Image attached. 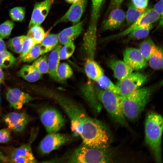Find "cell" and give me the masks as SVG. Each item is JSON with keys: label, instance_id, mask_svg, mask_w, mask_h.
<instances>
[{"label": "cell", "instance_id": "cell-20", "mask_svg": "<svg viewBox=\"0 0 163 163\" xmlns=\"http://www.w3.org/2000/svg\"><path fill=\"white\" fill-rule=\"evenodd\" d=\"M61 44L58 43L53 49L48 58V73L52 78L58 81L57 71L60 59V52L62 47Z\"/></svg>", "mask_w": 163, "mask_h": 163}, {"label": "cell", "instance_id": "cell-33", "mask_svg": "<svg viewBox=\"0 0 163 163\" xmlns=\"http://www.w3.org/2000/svg\"><path fill=\"white\" fill-rule=\"evenodd\" d=\"M16 61V58L6 50L0 53V67L1 68L11 67Z\"/></svg>", "mask_w": 163, "mask_h": 163}, {"label": "cell", "instance_id": "cell-18", "mask_svg": "<svg viewBox=\"0 0 163 163\" xmlns=\"http://www.w3.org/2000/svg\"><path fill=\"white\" fill-rule=\"evenodd\" d=\"M81 91L84 98L94 112H100L102 109L101 104L97 98L95 90L91 82L84 85Z\"/></svg>", "mask_w": 163, "mask_h": 163}, {"label": "cell", "instance_id": "cell-27", "mask_svg": "<svg viewBox=\"0 0 163 163\" xmlns=\"http://www.w3.org/2000/svg\"><path fill=\"white\" fill-rule=\"evenodd\" d=\"M152 27V24H151L138 28L133 30L127 35H128V38L133 40L144 38L148 36Z\"/></svg>", "mask_w": 163, "mask_h": 163}, {"label": "cell", "instance_id": "cell-44", "mask_svg": "<svg viewBox=\"0 0 163 163\" xmlns=\"http://www.w3.org/2000/svg\"><path fill=\"white\" fill-rule=\"evenodd\" d=\"M6 50L5 44L3 38L0 36V53Z\"/></svg>", "mask_w": 163, "mask_h": 163}, {"label": "cell", "instance_id": "cell-12", "mask_svg": "<svg viewBox=\"0 0 163 163\" xmlns=\"http://www.w3.org/2000/svg\"><path fill=\"white\" fill-rule=\"evenodd\" d=\"M53 2V0H45L35 4L29 25V28L34 26H40L48 15Z\"/></svg>", "mask_w": 163, "mask_h": 163}, {"label": "cell", "instance_id": "cell-37", "mask_svg": "<svg viewBox=\"0 0 163 163\" xmlns=\"http://www.w3.org/2000/svg\"><path fill=\"white\" fill-rule=\"evenodd\" d=\"M75 48L73 41L64 44L62 46L60 52V59L62 60L67 59L73 54Z\"/></svg>", "mask_w": 163, "mask_h": 163}, {"label": "cell", "instance_id": "cell-36", "mask_svg": "<svg viewBox=\"0 0 163 163\" xmlns=\"http://www.w3.org/2000/svg\"><path fill=\"white\" fill-rule=\"evenodd\" d=\"M25 14V8L22 7H15L11 9L9 11V15L11 19L16 21L21 22L23 21Z\"/></svg>", "mask_w": 163, "mask_h": 163}, {"label": "cell", "instance_id": "cell-39", "mask_svg": "<svg viewBox=\"0 0 163 163\" xmlns=\"http://www.w3.org/2000/svg\"><path fill=\"white\" fill-rule=\"evenodd\" d=\"M36 44V43L32 38L27 37L23 43L22 50L20 53V57L27 53Z\"/></svg>", "mask_w": 163, "mask_h": 163}, {"label": "cell", "instance_id": "cell-15", "mask_svg": "<svg viewBox=\"0 0 163 163\" xmlns=\"http://www.w3.org/2000/svg\"><path fill=\"white\" fill-rule=\"evenodd\" d=\"M97 25L91 24L83 37V46L88 58L93 59L96 43Z\"/></svg>", "mask_w": 163, "mask_h": 163}, {"label": "cell", "instance_id": "cell-25", "mask_svg": "<svg viewBox=\"0 0 163 163\" xmlns=\"http://www.w3.org/2000/svg\"><path fill=\"white\" fill-rule=\"evenodd\" d=\"M149 60V65L152 69L156 70L162 69L163 62L162 49L156 46Z\"/></svg>", "mask_w": 163, "mask_h": 163}, {"label": "cell", "instance_id": "cell-6", "mask_svg": "<svg viewBox=\"0 0 163 163\" xmlns=\"http://www.w3.org/2000/svg\"><path fill=\"white\" fill-rule=\"evenodd\" d=\"M39 113L40 120L48 133L58 132L65 124L64 117L54 107L44 106L39 110Z\"/></svg>", "mask_w": 163, "mask_h": 163}, {"label": "cell", "instance_id": "cell-48", "mask_svg": "<svg viewBox=\"0 0 163 163\" xmlns=\"http://www.w3.org/2000/svg\"></svg>", "mask_w": 163, "mask_h": 163}, {"label": "cell", "instance_id": "cell-1", "mask_svg": "<svg viewBox=\"0 0 163 163\" xmlns=\"http://www.w3.org/2000/svg\"><path fill=\"white\" fill-rule=\"evenodd\" d=\"M45 95L64 111L70 120L73 135L80 137L82 143L97 148L109 147L110 135L102 122L90 116L80 104L61 93L50 90Z\"/></svg>", "mask_w": 163, "mask_h": 163}, {"label": "cell", "instance_id": "cell-43", "mask_svg": "<svg viewBox=\"0 0 163 163\" xmlns=\"http://www.w3.org/2000/svg\"><path fill=\"white\" fill-rule=\"evenodd\" d=\"M123 0H111L108 11L120 8Z\"/></svg>", "mask_w": 163, "mask_h": 163}, {"label": "cell", "instance_id": "cell-32", "mask_svg": "<svg viewBox=\"0 0 163 163\" xmlns=\"http://www.w3.org/2000/svg\"><path fill=\"white\" fill-rule=\"evenodd\" d=\"M26 37V36L23 35L10 39L8 42V47L16 53H20L22 50L23 43Z\"/></svg>", "mask_w": 163, "mask_h": 163}, {"label": "cell", "instance_id": "cell-5", "mask_svg": "<svg viewBox=\"0 0 163 163\" xmlns=\"http://www.w3.org/2000/svg\"><path fill=\"white\" fill-rule=\"evenodd\" d=\"M95 90L97 100L103 104L113 120L118 124L129 129L123 113L121 95L105 89L96 88Z\"/></svg>", "mask_w": 163, "mask_h": 163}, {"label": "cell", "instance_id": "cell-2", "mask_svg": "<svg viewBox=\"0 0 163 163\" xmlns=\"http://www.w3.org/2000/svg\"><path fill=\"white\" fill-rule=\"evenodd\" d=\"M113 153L107 148L93 147L82 143L73 151L49 162L110 163L113 162Z\"/></svg>", "mask_w": 163, "mask_h": 163}, {"label": "cell", "instance_id": "cell-26", "mask_svg": "<svg viewBox=\"0 0 163 163\" xmlns=\"http://www.w3.org/2000/svg\"><path fill=\"white\" fill-rule=\"evenodd\" d=\"M128 9L126 15L127 23L132 24L137 20L145 11L146 9H140L136 7L132 2L128 5Z\"/></svg>", "mask_w": 163, "mask_h": 163}, {"label": "cell", "instance_id": "cell-8", "mask_svg": "<svg viewBox=\"0 0 163 163\" xmlns=\"http://www.w3.org/2000/svg\"><path fill=\"white\" fill-rule=\"evenodd\" d=\"M148 79L145 74L139 72H132L117 84L119 95L123 96L139 89Z\"/></svg>", "mask_w": 163, "mask_h": 163}, {"label": "cell", "instance_id": "cell-13", "mask_svg": "<svg viewBox=\"0 0 163 163\" xmlns=\"http://www.w3.org/2000/svg\"><path fill=\"white\" fill-rule=\"evenodd\" d=\"M124 61L133 70H139L147 65L146 60L139 50L134 48H128L124 51Z\"/></svg>", "mask_w": 163, "mask_h": 163}, {"label": "cell", "instance_id": "cell-14", "mask_svg": "<svg viewBox=\"0 0 163 163\" xmlns=\"http://www.w3.org/2000/svg\"><path fill=\"white\" fill-rule=\"evenodd\" d=\"M30 142L14 149L11 155V161L16 163L36 162L31 150Z\"/></svg>", "mask_w": 163, "mask_h": 163}, {"label": "cell", "instance_id": "cell-28", "mask_svg": "<svg viewBox=\"0 0 163 163\" xmlns=\"http://www.w3.org/2000/svg\"><path fill=\"white\" fill-rule=\"evenodd\" d=\"M155 46L154 42L150 37L145 39L140 44L139 50L146 61L149 59Z\"/></svg>", "mask_w": 163, "mask_h": 163}, {"label": "cell", "instance_id": "cell-29", "mask_svg": "<svg viewBox=\"0 0 163 163\" xmlns=\"http://www.w3.org/2000/svg\"><path fill=\"white\" fill-rule=\"evenodd\" d=\"M29 29L26 36L32 38L36 44L40 43L44 37L47 35L40 26H34Z\"/></svg>", "mask_w": 163, "mask_h": 163}, {"label": "cell", "instance_id": "cell-49", "mask_svg": "<svg viewBox=\"0 0 163 163\" xmlns=\"http://www.w3.org/2000/svg\"></svg>", "mask_w": 163, "mask_h": 163}, {"label": "cell", "instance_id": "cell-34", "mask_svg": "<svg viewBox=\"0 0 163 163\" xmlns=\"http://www.w3.org/2000/svg\"><path fill=\"white\" fill-rule=\"evenodd\" d=\"M96 82L100 87L104 89L109 90L119 94L117 87L114 85L106 76L103 75Z\"/></svg>", "mask_w": 163, "mask_h": 163}, {"label": "cell", "instance_id": "cell-11", "mask_svg": "<svg viewBox=\"0 0 163 163\" xmlns=\"http://www.w3.org/2000/svg\"><path fill=\"white\" fill-rule=\"evenodd\" d=\"M3 120L9 129L14 132H21L24 129L30 119L25 113L13 112L5 115Z\"/></svg>", "mask_w": 163, "mask_h": 163}, {"label": "cell", "instance_id": "cell-40", "mask_svg": "<svg viewBox=\"0 0 163 163\" xmlns=\"http://www.w3.org/2000/svg\"><path fill=\"white\" fill-rule=\"evenodd\" d=\"M153 8L160 16L159 25L162 26L163 0H159L154 5Z\"/></svg>", "mask_w": 163, "mask_h": 163}, {"label": "cell", "instance_id": "cell-3", "mask_svg": "<svg viewBox=\"0 0 163 163\" xmlns=\"http://www.w3.org/2000/svg\"><path fill=\"white\" fill-rule=\"evenodd\" d=\"M163 120L162 116L155 112L149 113L145 123V141L156 162H162L161 142Z\"/></svg>", "mask_w": 163, "mask_h": 163}, {"label": "cell", "instance_id": "cell-38", "mask_svg": "<svg viewBox=\"0 0 163 163\" xmlns=\"http://www.w3.org/2000/svg\"><path fill=\"white\" fill-rule=\"evenodd\" d=\"M12 21L7 20L0 25V36L2 38L9 37L14 26Z\"/></svg>", "mask_w": 163, "mask_h": 163}, {"label": "cell", "instance_id": "cell-35", "mask_svg": "<svg viewBox=\"0 0 163 163\" xmlns=\"http://www.w3.org/2000/svg\"><path fill=\"white\" fill-rule=\"evenodd\" d=\"M32 65L41 74L48 73L47 56L40 57L33 62Z\"/></svg>", "mask_w": 163, "mask_h": 163}, {"label": "cell", "instance_id": "cell-47", "mask_svg": "<svg viewBox=\"0 0 163 163\" xmlns=\"http://www.w3.org/2000/svg\"><path fill=\"white\" fill-rule=\"evenodd\" d=\"M77 0H65L67 2L69 3H73Z\"/></svg>", "mask_w": 163, "mask_h": 163}, {"label": "cell", "instance_id": "cell-19", "mask_svg": "<svg viewBox=\"0 0 163 163\" xmlns=\"http://www.w3.org/2000/svg\"><path fill=\"white\" fill-rule=\"evenodd\" d=\"M84 23V21H83L73 26L65 29L57 34L60 43L64 45L73 41L81 33Z\"/></svg>", "mask_w": 163, "mask_h": 163}, {"label": "cell", "instance_id": "cell-41", "mask_svg": "<svg viewBox=\"0 0 163 163\" xmlns=\"http://www.w3.org/2000/svg\"><path fill=\"white\" fill-rule=\"evenodd\" d=\"M9 131L7 129L0 130V143H5L8 142L11 139Z\"/></svg>", "mask_w": 163, "mask_h": 163}, {"label": "cell", "instance_id": "cell-4", "mask_svg": "<svg viewBox=\"0 0 163 163\" xmlns=\"http://www.w3.org/2000/svg\"><path fill=\"white\" fill-rule=\"evenodd\" d=\"M154 88L144 87L121 96V101L124 115L130 121L137 119L150 100Z\"/></svg>", "mask_w": 163, "mask_h": 163}, {"label": "cell", "instance_id": "cell-22", "mask_svg": "<svg viewBox=\"0 0 163 163\" xmlns=\"http://www.w3.org/2000/svg\"><path fill=\"white\" fill-rule=\"evenodd\" d=\"M85 70L87 76L90 79L97 81L104 75L101 67L93 59H87L85 65Z\"/></svg>", "mask_w": 163, "mask_h": 163}, {"label": "cell", "instance_id": "cell-24", "mask_svg": "<svg viewBox=\"0 0 163 163\" xmlns=\"http://www.w3.org/2000/svg\"><path fill=\"white\" fill-rule=\"evenodd\" d=\"M58 42L57 34H51L46 35L40 43L41 55L52 50L58 44Z\"/></svg>", "mask_w": 163, "mask_h": 163}, {"label": "cell", "instance_id": "cell-7", "mask_svg": "<svg viewBox=\"0 0 163 163\" xmlns=\"http://www.w3.org/2000/svg\"><path fill=\"white\" fill-rule=\"evenodd\" d=\"M73 139L71 135L58 132L48 133L41 141L39 149L42 154H48L71 142Z\"/></svg>", "mask_w": 163, "mask_h": 163}, {"label": "cell", "instance_id": "cell-46", "mask_svg": "<svg viewBox=\"0 0 163 163\" xmlns=\"http://www.w3.org/2000/svg\"><path fill=\"white\" fill-rule=\"evenodd\" d=\"M4 80V75L2 68L0 67V82L3 83Z\"/></svg>", "mask_w": 163, "mask_h": 163}, {"label": "cell", "instance_id": "cell-45", "mask_svg": "<svg viewBox=\"0 0 163 163\" xmlns=\"http://www.w3.org/2000/svg\"><path fill=\"white\" fill-rule=\"evenodd\" d=\"M8 160L7 158L4 155L0 150V162H6Z\"/></svg>", "mask_w": 163, "mask_h": 163}, {"label": "cell", "instance_id": "cell-31", "mask_svg": "<svg viewBox=\"0 0 163 163\" xmlns=\"http://www.w3.org/2000/svg\"><path fill=\"white\" fill-rule=\"evenodd\" d=\"M41 55L40 44L34 46L29 51L21 57V60L25 62H30L36 59Z\"/></svg>", "mask_w": 163, "mask_h": 163}, {"label": "cell", "instance_id": "cell-42", "mask_svg": "<svg viewBox=\"0 0 163 163\" xmlns=\"http://www.w3.org/2000/svg\"><path fill=\"white\" fill-rule=\"evenodd\" d=\"M149 0H132V3L136 8L146 9L148 6Z\"/></svg>", "mask_w": 163, "mask_h": 163}, {"label": "cell", "instance_id": "cell-30", "mask_svg": "<svg viewBox=\"0 0 163 163\" xmlns=\"http://www.w3.org/2000/svg\"><path fill=\"white\" fill-rule=\"evenodd\" d=\"M73 74L72 68L67 63L62 62L59 64L57 71L59 81H63L70 78Z\"/></svg>", "mask_w": 163, "mask_h": 163}, {"label": "cell", "instance_id": "cell-21", "mask_svg": "<svg viewBox=\"0 0 163 163\" xmlns=\"http://www.w3.org/2000/svg\"><path fill=\"white\" fill-rule=\"evenodd\" d=\"M108 64L113 70L114 77L119 81L126 77L133 71L124 61L121 60L112 59Z\"/></svg>", "mask_w": 163, "mask_h": 163}, {"label": "cell", "instance_id": "cell-23", "mask_svg": "<svg viewBox=\"0 0 163 163\" xmlns=\"http://www.w3.org/2000/svg\"><path fill=\"white\" fill-rule=\"evenodd\" d=\"M18 75L26 81L34 82L40 79V74L32 65H24L18 72Z\"/></svg>", "mask_w": 163, "mask_h": 163}, {"label": "cell", "instance_id": "cell-17", "mask_svg": "<svg viewBox=\"0 0 163 163\" xmlns=\"http://www.w3.org/2000/svg\"><path fill=\"white\" fill-rule=\"evenodd\" d=\"M125 17V12L120 8L112 10L103 25V30H113L119 28L123 23Z\"/></svg>", "mask_w": 163, "mask_h": 163}, {"label": "cell", "instance_id": "cell-9", "mask_svg": "<svg viewBox=\"0 0 163 163\" xmlns=\"http://www.w3.org/2000/svg\"><path fill=\"white\" fill-rule=\"evenodd\" d=\"M159 14L153 8L147 9L145 12L127 28L117 34L105 38L104 40H107L117 39L128 34L133 30L147 24H152L160 20Z\"/></svg>", "mask_w": 163, "mask_h": 163}, {"label": "cell", "instance_id": "cell-16", "mask_svg": "<svg viewBox=\"0 0 163 163\" xmlns=\"http://www.w3.org/2000/svg\"><path fill=\"white\" fill-rule=\"evenodd\" d=\"M6 98L11 106L17 109L33 99L29 94L17 88L9 90L6 93Z\"/></svg>", "mask_w": 163, "mask_h": 163}, {"label": "cell", "instance_id": "cell-10", "mask_svg": "<svg viewBox=\"0 0 163 163\" xmlns=\"http://www.w3.org/2000/svg\"><path fill=\"white\" fill-rule=\"evenodd\" d=\"M88 0H78L73 3L66 13L54 24V26L63 22L70 21L75 24L80 22L87 6Z\"/></svg>", "mask_w": 163, "mask_h": 163}]
</instances>
